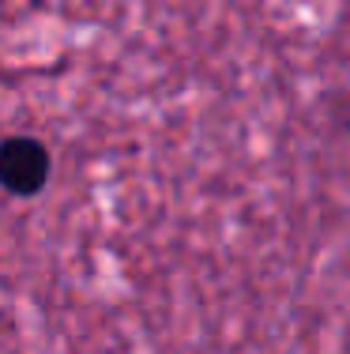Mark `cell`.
Segmentation results:
<instances>
[{"label":"cell","mask_w":350,"mask_h":354,"mask_svg":"<svg viewBox=\"0 0 350 354\" xmlns=\"http://www.w3.org/2000/svg\"><path fill=\"white\" fill-rule=\"evenodd\" d=\"M49 174V155L38 140H8L0 143V185L12 192L41 189Z\"/></svg>","instance_id":"cell-1"}]
</instances>
